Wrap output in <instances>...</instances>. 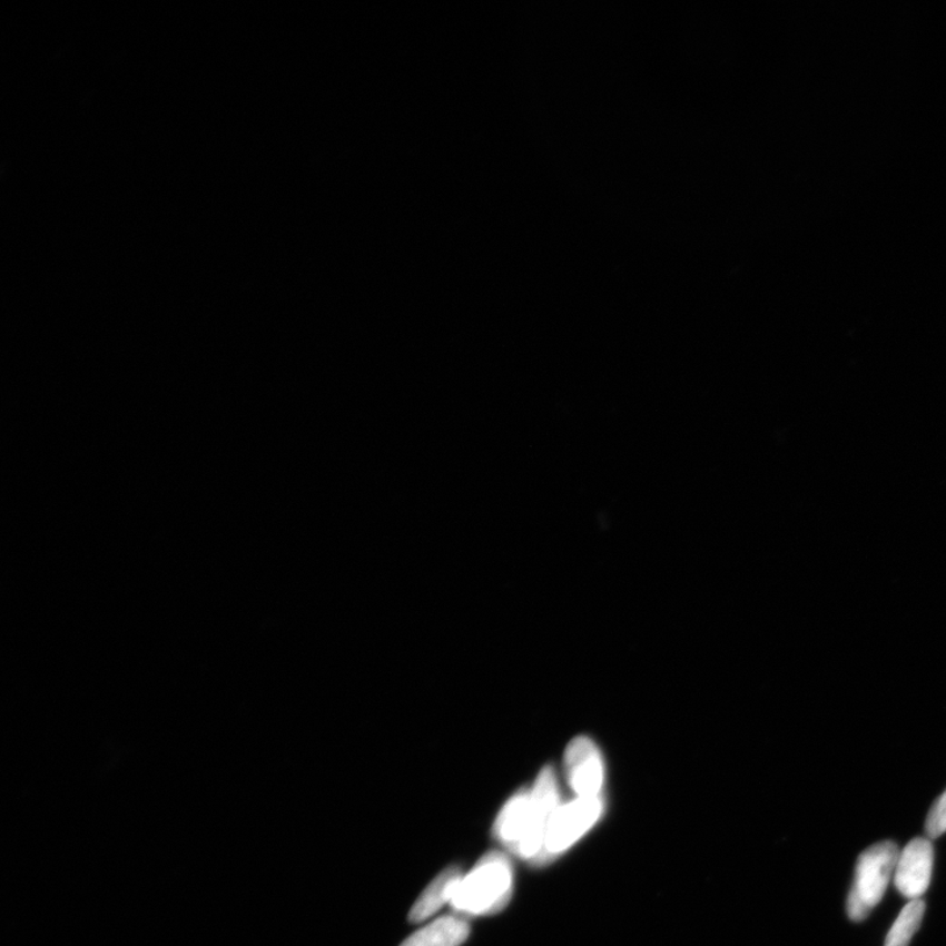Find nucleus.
Here are the masks:
<instances>
[{
  "label": "nucleus",
  "mask_w": 946,
  "mask_h": 946,
  "mask_svg": "<svg viewBox=\"0 0 946 946\" xmlns=\"http://www.w3.org/2000/svg\"><path fill=\"white\" fill-rule=\"evenodd\" d=\"M603 810L600 798H577L560 806L551 819L542 855L538 863L563 854L584 836L599 820Z\"/></svg>",
  "instance_id": "4"
},
{
  "label": "nucleus",
  "mask_w": 946,
  "mask_h": 946,
  "mask_svg": "<svg viewBox=\"0 0 946 946\" xmlns=\"http://www.w3.org/2000/svg\"><path fill=\"white\" fill-rule=\"evenodd\" d=\"M898 857V846L890 840L875 844L858 857L854 885L847 900L850 920H865L871 909L879 905L894 877Z\"/></svg>",
  "instance_id": "2"
},
{
  "label": "nucleus",
  "mask_w": 946,
  "mask_h": 946,
  "mask_svg": "<svg viewBox=\"0 0 946 946\" xmlns=\"http://www.w3.org/2000/svg\"><path fill=\"white\" fill-rule=\"evenodd\" d=\"M568 781L579 798H599L603 785V763L592 740L577 738L564 757Z\"/></svg>",
  "instance_id": "6"
},
{
  "label": "nucleus",
  "mask_w": 946,
  "mask_h": 946,
  "mask_svg": "<svg viewBox=\"0 0 946 946\" xmlns=\"http://www.w3.org/2000/svg\"><path fill=\"white\" fill-rule=\"evenodd\" d=\"M463 877L462 870L455 868V866L442 871L420 895L410 914V920L413 923L424 922L438 913L443 906L451 904Z\"/></svg>",
  "instance_id": "7"
},
{
  "label": "nucleus",
  "mask_w": 946,
  "mask_h": 946,
  "mask_svg": "<svg viewBox=\"0 0 946 946\" xmlns=\"http://www.w3.org/2000/svg\"><path fill=\"white\" fill-rule=\"evenodd\" d=\"M469 936L467 922L457 916H443L417 930L400 946H461Z\"/></svg>",
  "instance_id": "9"
},
{
  "label": "nucleus",
  "mask_w": 946,
  "mask_h": 946,
  "mask_svg": "<svg viewBox=\"0 0 946 946\" xmlns=\"http://www.w3.org/2000/svg\"><path fill=\"white\" fill-rule=\"evenodd\" d=\"M512 893L511 861L500 851H490L462 878L450 905L462 915H492L508 906Z\"/></svg>",
  "instance_id": "1"
},
{
  "label": "nucleus",
  "mask_w": 946,
  "mask_h": 946,
  "mask_svg": "<svg viewBox=\"0 0 946 946\" xmlns=\"http://www.w3.org/2000/svg\"><path fill=\"white\" fill-rule=\"evenodd\" d=\"M924 913H926V904L922 899L909 901L893 924L890 933L887 934L885 946H908L920 928Z\"/></svg>",
  "instance_id": "10"
},
{
  "label": "nucleus",
  "mask_w": 946,
  "mask_h": 946,
  "mask_svg": "<svg viewBox=\"0 0 946 946\" xmlns=\"http://www.w3.org/2000/svg\"><path fill=\"white\" fill-rule=\"evenodd\" d=\"M946 832V790L935 800L926 821V834L930 840Z\"/></svg>",
  "instance_id": "11"
},
{
  "label": "nucleus",
  "mask_w": 946,
  "mask_h": 946,
  "mask_svg": "<svg viewBox=\"0 0 946 946\" xmlns=\"http://www.w3.org/2000/svg\"><path fill=\"white\" fill-rule=\"evenodd\" d=\"M560 805L555 771L544 768L530 790V811L525 834L515 855L536 861L542 855L549 826Z\"/></svg>",
  "instance_id": "3"
},
{
  "label": "nucleus",
  "mask_w": 946,
  "mask_h": 946,
  "mask_svg": "<svg viewBox=\"0 0 946 946\" xmlns=\"http://www.w3.org/2000/svg\"><path fill=\"white\" fill-rule=\"evenodd\" d=\"M934 847L928 839H914L899 851L894 884L907 899H920L928 890L934 870Z\"/></svg>",
  "instance_id": "5"
},
{
  "label": "nucleus",
  "mask_w": 946,
  "mask_h": 946,
  "mask_svg": "<svg viewBox=\"0 0 946 946\" xmlns=\"http://www.w3.org/2000/svg\"><path fill=\"white\" fill-rule=\"evenodd\" d=\"M530 811V791L521 790L508 800L494 824V836L508 849L516 851L525 834Z\"/></svg>",
  "instance_id": "8"
}]
</instances>
